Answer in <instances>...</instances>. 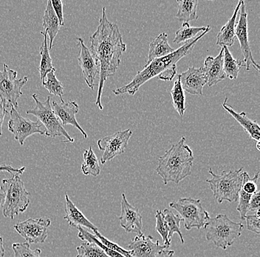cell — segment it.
I'll return each mask as SVG.
<instances>
[{
    "instance_id": "6da1fadb",
    "label": "cell",
    "mask_w": 260,
    "mask_h": 257,
    "mask_svg": "<svg viewBox=\"0 0 260 257\" xmlns=\"http://www.w3.org/2000/svg\"><path fill=\"white\" fill-rule=\"evenodd\" d=\"M90 51L99 66V82L95 105L103 110L102 96L104 85L109 76L116 73L121 63V56L126 50V44L118 26L107 19L106 8L102 9V14L95 33L89 37Z\"/></svg>"
},
{
    "instance_id": "7a4b0ae2",
    "label": "cell",
    "mask_w": 260,
    "mask_h": 257,
    "mask_svg": "<svg viewBox=\"0 0 260 257\" xmlns=\"http://www.w3.org/2000/svg\"><path fill=\"white\" fill-rule=\"evenodd\" d=\"M211 27L209 26L207 30L205 31L201 35L193 39L191 41L186 42L183 46L175 50L168 56L152 60L150 63L144 66L142 71H138L131 82L126 85L114 89L113 92L117 96L123 94L133 96L143 84L156 76H158L159 79L162 81H172L177 74V63L182 58L189 54L192 51L197 42L209 33Z\"/></svg>"
},
{
    "instance_id": "3957f363",
    "label": "cell",
    "mask_w": 260,
    "mask_h": 257,
    "mask_svg": "<svg viewBox=\"0 0 260 257\" xmlns=\"http://www.w3.org/2000/svg\"><path fill=\"white\" fill-rule=\"evenodd\" d=\"M185 142L186 138L183 136L159 158L156 172L161 177L164 185L170 182L178 185L191 175L194 157L192 150Z\"/></svg>"
},
{
    "instance_id": "277c9868",
    "label": "cell",
    "mask_w": 260,
    "mask_h": 257,
    "mask_svg": "<svg viewBox=\"0 0 260 257\" xmlns=\"http://www.w3.org/2000/svg\"><path fill=\"white\" fill-rule=\"evenodd\" d=\"M3 196V215L10 219L24 213L30 205V193L26 190L20 175H12L11 178L2 181Z\"/></svg>"
},
{
    "instance_id": "5b68a950",
    "label": "cell",
    "mask_w": 260,
    "mask_h": 257,
    "mask_svg": "<svg viewBox=\"0 0 260 257\" xmlns=\"http://www.w3.org/2000/svg\"><path fill=\"white\" fill-rule=\"evenodd\" d=\"M206 240L212 242L217 248L226 250L242 235L244 225L229 219L226 214H218L209 219L204 227Z\"/></svg>"
},
{
    "instance_id": "8992f818",
    "label": "cell",
    "mask_w": 260,
    "mask_h": 257,
    "mask_svg": "<svg viewBox=\"0 0 260 257\" xmlns=\"http://www.w3.org/2000/svg\"><path fill=\"white\" fill-rule=\"evenodd\" d=\"M243 169L222 172L220 175H216L209 169L211 180H206L211 191L219 204L224 201L235 203L238 199L239 192L243 183Z\"/></svg>"
},
{
    "instance_id": "52a82bcc",
    "label": "cell",
    "mask_w": 260,
    "mask_h": 257,
    "mask_svg": "<svg viewBox=\"0 0 260 257\" xmlns=\"http://www.w3.org/2000/svg\"><path fill=\"white\" fill-rule=\"evenodd\" d=\"M169 206L180 214L187 231L193 229L200 230L204 227L210 219L209 212L203 207L201 199L181 198L178 201L172 202Z\"/></svg>"
},
{
    "instance_id": "ba28073f",
    "label": "cell",
    "mask_w": 260,
    "mask_h": 257,
    "mask_svg": "<svg viewBox=\"0 0 260 257\" xmlns=\"http://www.w3.org/2000/svg\"><path fill=\"white\" fill-rule=\"evenodd\" d=\"M32 98L35 102V107L26 110V113L34 115L38 118L39 121L46 128L48 133L47 137L64 136L67 140L63 141L62 142H74V139L71 137L69 133L63 128L59 119L53 112V108L50 105V97H48L47 100L44 102L39 100L37 94H32Z\"/></svg>"
},
{
    "instance_id": "9c48e42d",
    "label": "cell",
    "mask_w": 260,
    "mask_h": 257,
    "mask_svg": "<svg viewBox=\"0 0 260 257\" xmlns=\"http://www.w3.org/2000/svg\"><path fill=\"white\" fill-rule=\"evenodd\" d=\"M16 76L17 72L4 64V69L0 71V100L8 112L11 108L19 107L18 100L23 94L22 89L28 81L27 76L19 79Z\"/></svg>"
},
{
    "instance_id": "30bf717a",
    "label": "cell",
    "mask_w": 260,
    "mask_h": 257,
    "mask_svg": "<svg viewBox=\"0 0 260 257\" xmlns=\"http://www.w3.org/2000/svg\"><path fill=\"white\" fill-rule=\"evenodd\" d=\"M10 119L8 121V130L14 134V139L23 146L27 138L35 133H40L42 136H48L46 130L42 128L40 121L34 122L21 116L16 108H11L10 110Z\"/></svg>"
},
{
    "instance_id": "8fae6325",
    "label": "cell",
    "mask_w": 260,
    "mask_h": 257,
    "mask_svg": "<svg viewBox=\"0 0 260 257\" xmlns=\"http://www.w3.org/2000/svg\"><path fill=\"white\" fill-rule=\"evenodd\" d=\"M133 135L130 129L120 131L110 136H105L98 140V146L100 151H103L101 162L105 164L107 161L112 160L117 156L121 155L125 152L128 142Z\"/></svg>"
},
{
    "instance_id": "7c38bea8",
    "label": "cell",
    "mask_w": 260,
    "mask_h": 257,
    "mask_svg": "<svg viewBox=\"0 0 260 257\" xmlns=\"http://www.w3.org/2000/svg\"><path fill=\"white\" fill-rule=\"evenodd\" d=\"M51 224L50 219H30L19 222L14 226L21 237H23L28 244H42L48 237V229Z\"/></svg>"
},
{
    "instance_id": "4fadbf2b",
    "label": "cell",
    "mask_w": 260,
    "mask_h": 257,
    "mask_svg": "<svg viewBox=\"0 0 260 257\" xmlns=\"http://www.w3.org/2000/svg\"><path fill=\"white\" fill-rule=\"evenodd\" d=\"M236 38L240 42V49L244 56L243 62L247 71H249L252 66L256 71L259 72V64L253 60L248 40V14L244 1H242L240 17L237 25H236Z\"/></svg>"
},
{
    "instance_id": "5bb4252c",
    "label": "cell",
    "mask_w": 260,
    "mask_h": 257,
    "mask_svg": "<svg viewBox=\"0 0 260 257\" xmlns=\"http://www.w3.org/2000/svg\"><path fill=\"white\" fill-rule=\"evenodd\" d=\"M127 247L133 257H157L167 254L170 250L166 245H160L159 241L154 242L152 236H145L144 234L130 241Z\"/></svg>"
},
{
    "instance_id": "9a60e30c",
    "label": "cell",
    "mask_w": 260,
    "mask_h": 257,
    "mask_svg": "<svg viewBox=\"0 0 260 257\" xmlns=\"http://www.w3.org/2000/svg\"><path fill=\"white\" fill-rule=\"evenodd\" d=\"M77 40L78 45L80 48L78 58L79 66L87 86L93 90L94 87L96 85L95 84V79L98 73H99V63L91 53L90 50L86 46L83 39L77 38Z\"/></svg>"
},
{
    "instance_id": "2e32d148",
    "label": "cell",
    "mask_w": 260,
    "mask_h": 257,
    "mask_svg": "<svg viewBox=\"0 0 260 257\" xmlns=\"http://www.w3.org/2000/svg\"><path fill=\"white\" fill-rule=\"evenodd\" d=\"M121 227L125 232L136 233L141 235L143 233L142 216L138 208L134 207L128 202L124 193H122L121 213L118 217Z\"/></svg>"
},
{
    "instance_id": "e0dca14e",
    "label": "cell",
    "mask_w": 260,
    "mask_h": 257,
    "mask_svg": "<svg viewBox=\"0 0 260 257\" xmlns=\"http://www.w3.org/2000/svg\"><path fill=\"white\" fill-rule=\"evenodd\" d=\"M180 84L183 91L191 95H203V87L206 84L203 67L199 68L189 67L180 75Z\"/></svg>"
},
{
    "instance_id": "ac0fdd59",
    "label": "cell",
    "mask_w": 260,
    "mask_h": 257,
    "mask_svg": "<svg viewBox=\"0 0 260 257\" xmlns=\"http://www.w3.org/2000/svg\"><path fill=\"white\" fill-rule=\"evenodd\" d=\"M53 110L58 117L63 125H71L77 128L84 136V139L88 137L87 133L83 130L76 119V113L79 112V107L76 102H65L64 100L58 102L53 101Z\"/></svg>"
},
{
    "instance_id": "d6986e66",
    "label": "cell",
    "mask_w": 260,
    "mask_h": 257,
    "mask_svg": "<svg viewBox=\"0 0 260 257\" xmlns=\"http://www.w3.org/2000/svg\"><path fill=\"white\" fill-rule=\"evenodd\" d=\"M203 68L206 76V84H208L209 87L226 79V76L223 70V48L222 47L218 56L216 58L209 56L206 58Z\"/></svg>"
},
{
    "instance_id": "ffe728a7",
    "label": "cell",
    "mask_w": 260,
    "mask_h": 257,
    "mask_svg": "<svg viewBox=\"0 0 260 257\" xmlns=\"http://www.w3.org/2000/svg\"><path fill=\"white\" fill-rule=\"evenodd\" d=\"M65 213L66 215L64 219L67 221L69 226L72 227H85L92 232L99 231L96 226L92 224L90 221L83 214L74 203L70 199L68 193L65 194Z\"/></svg>"
},
{
    "instance_id": "44dd1931",
    "label": "cell",
    "mask_w": 260,
    "mask_h": 257,
    "mask_svg": "<svg viewBox=\"0 0 260 257\" xmlns=\"http://www.w3.org/2000/svg\"><path fill=\"white\" fill-rule=\"evenodd\" d=\"M228 98L225 99L223 103L222 104V108L231 115L233 117L236 121L241 125L244 131L248 133V136L252 139L256 141V143H260V128L259 125L255 120H251L247 117L245 112L237 113L231 105H228Z\"/></svg>"
},
{
    "instance_id": "7402d4cb",
    "label": "cell",
    "mask_w": 260,
    "mask_h": 257,
    "mask_svg": "<svg viewBox=\"0 0 260 257\" xmlns=\"http://www.w3.org/2000/svg\"><path fill=\"white\" fill-rule=\"evenodd\" d=\"M242 0L239 1L238 4L236 6L233 15L229 19L225 25L220 29L217 34V45L221 47H231L234 45L236 40V21H237V14L241 7Z\"/></svg>"
},
{
    "instance_id": "603a6c76",
    "label": "cell",
    "mask_w": 260,
    "mask_h": 257,
    "mask_svg": "<svg viewBox=\"0 0 260 257\" xmlns=\"http://www.w3.org/2000/svg\"><path fill=\"white\" fill-rule=\"evenodd\" d=\"M175 50L169 44L168 35L166 33L159 34L149 44V53H148L146 65L150 63L152 60L168 56L173 53Z\"/></svg>"
},
{
    "instance_id": "cb8c5ba5",
    "label": "cell",
    "mask_w": 260,
    "mask_h": 257,
    "mask_svg": "<svg viewBox=\"0 0 260 257\" xmlns=\"http://www.w3.org/2000/svg\"><path fill=\"white\" fill-rule=\"evenodd\" d=\"M60 27L61 25H60L59 21H58V17L55 14L54 10L52 6L51 1L48 0L43 16V32H46L50 37L49 50H51L53 48V41L59 32Z\"/></svg>"
},
{
    "instance_id": "d4e9b609",
    "label": "cell",
    "mask_w": 260,
    "mask_h": 257,
    "mask_svg": "<svg viewBox=\"0 0 260 257\" xmlns=\"http://www.w3.org/2000/svg\"><path fill=\"white\" fill-rule=\"evenodd\" d=\"M178 11L176 17L180 22H189L190 21L197 20L198 19L197 14V8L198 2L197 0H177Z\"/></svg>"
},
{
    "instance_id": "484cf974",
    "label": "cell",
    "mask_w": 260,
    "mask_h": 257,
    "mask_svg": "<svg viewBox=\"0 0 260 257\" xmlns=\"http://www.w3.org/2000/svg\"><path fill=\"white\" fill-rule=\"evenodd\" d=\"M223 48V70L226 77L230 79H236L238 77L240 68L245 66V63L241 60H237L229 51L227 47Z\"/></svg>"
},
{
    "instance_id": "4316f807",
    "label": "cell",
    "mask_w": 260,
    "mask_h": 257,
    "mask_svg": "<svg viewBox=\"0 0 260 257\" xmlns=\"http://www.w3.org/2000/svg\"><path fill=\"white\" fill-rule=\"evenodd\" d=\"M41 34L44 36V41L42 42V46L40 48L41 61L40 64V74L41 79L44 82L46 77L47 74L50 71L54 69L53 66V60L50 58V53H49V48L48 45V34L46 32H41Z\"/></svg>"
},
{
    "instance_id": "83f0119b",
    "label": "cell",
    "mask_w": 260,
    "mask_h": 257,
    "mask_svg": "<svg viewBox=\"0 0 260 257\" xmlns=\"http://www.w3.org/2000/svg\"><path fill=\"white\" fill-rule=\"evenodd\" d=\"M172 105L180 117H183L186 111V96L180 84V76H176L174 82L173 88L170 92Z\"/></svg>"
},
{
    "instance_id": "f1b7e54d",
    "label": "cell",
    "mask_w": 260,
    "mask_h": 257,
    "mask_svg": "<svg viewBox=\"0 0 260 257\" xmlns=\"http://www.w3.org/2000/svg\"><path fill=\"white\" fill-rule=\"evenodd\" d=\"M81 172L85 176H93L98 177L100 175L101 167L99 165V159L94 153L92 147L88 150H84V162L81 166Z\"/></svg>"
},
{
    "instance_id": "f546056e",
    "label": "cell",
    "mask_w": 260,
    "mask_h": 257,
    "mask_svg": "<svg viewBox=\"0 0 260 257\" xmlns=\"http://www.w3.org/2000/svg\"><path fill=\"white\" fill-rule=\"evenodd\" d=\"M209 25L206 27H191L188 22H183L180 28L175 34L173 42L175 44L183 43L191 41L196 38V36L199 33H203L207 30Z\"/></svg>"
},
{
    "instance_id": "4dcf8cb0",
    "label": "cell",
    "mask_w": 260,
    "mask_h": 257,
    "mask_svg": "<svg viewBox=\"0 0 260 257\" xmlns=\"http://www.w3.org/2000/svg\"><path fill=\"white\" fill-rule=\"evenodd\" d=\"M162 216H164V222L167 224V229L169 232V239L171 240L174 234H178L180 237V241L182 244L185 243L184 239H183L182 233L180 232V222L182 219L179 215L174 214L168 208H165L162 211Z\"/></svg>"
},
{
    "instance_id": "1f68e13d",
    "label": "cell",
    "mask_w": 260,
    "mask_h": 257,
    "mask_svg": "<svg viewBox=\"0 0 260 257\" xmlns=\"http://www.w3.org/2000/svg\"><path fill=\"white\" fill-rule=\"evenodd\" d=\"M56 69L50 71L47 74L45 81L42 82V85L53 95L58 96L61 101L63 100L62 96L64 94V86L56 76Z\"/></svg>"
},
{
    "instance_id": "d6a6232c",
    "label": "cell",
    "mask_w": 260,
    "mask_h": 257,
    "mask_svg": "<svg viewBox=\"0 0 260 257\" xmlns=\"http://www.w3.org/2000/svg\"><path fill=\"white\" fill-rule=\"evenodd\" d=\"M76 257H109L96 244L84 242L76 248Z\"/></svg>"
},
{
    "instance_id": "836d02e7",
    "label": "cell",
    "mask_w": 260,
    "mask_h": 257,
    "mask_svg": "<svg viewBox=\"0 0 260 257\" xmlns=\"http://www.w3.org/2000/svg\"><path fill=\"white\" fill-rule=\"evenodd\" d=\"M77 229L79 230L78 237H79L81 240L84 241V242H92V243L96 244L97 245H99V246L105 252L106 254L109 257H124L122 256L121 254H120V253L113 251L111 249L107 248L100 241L98 240L95 235H92L90 233L84 230L83 227H77Z\"/></svg>"
},
{
    "instance_id": "e575fe53",
    "label": "cell",
    "mask_w": 260,
    "mask_h": 257,
    "mask_svg": "<svg viewBox=\"0 0 260 257\" xmlns=\"http://www.w3.org/2000/svg\"><path fill=\"white\" fill-rule=\"evenodd\" d=\"M14 257H42L41 253L42 250L37 248L32 250L30 244L27 242L23 243H14L12 245Z\"/></svg>"
},
{
    "instance_id": "d590c367",
    "label": "cell",
    "mask_w": 260,
    "mask_h": 257,
    "mask_svg": "<svg viewBox=\"0 0 260 257\" xmlns=\"http://www.w3.org/2000/svg\"><path fill=\"white\" fill-rule=\"evenodd\" d=\"M155 219V231L161 237L162 240L164 241V245L170 248L171 246V240L169 239L168 229H167V224L164 222L162 211H160V210H157L156 211Z\"/></svg>"
},
{
    "instance_id": "8d00e7d4",
    "label": "cell",
    "mask_w": 260,
    "mask_h": 257,
    "mask_svg": "<svg viewBox=\"0 0 260 257\" xmlns=\"http://www.w3.org/2000/svg\"><path fill=\"white\" fill-rule=\"evenodd\" d=\"M259 174L256 172L253 178H250L249 175L247 172H243V183H242V191L247 194L253 195L256 193L258 190V180H259Z\"/></svg>"
},
{
    "instance_id": "74e56055",
    "label": "cell",
    "mask_w": 260,
    "mask_h": 257,
    "mask_svg": "<svg viewBox=\"0 0 260 257\" xmlns=\"http://www.w3.org/2000/svg\"><path fill=\"white\" fill-rule=\"evenodd\" d=\"M95 237L98 240L100 241L105 246L107 247L109 249H111L113 251L117 252V253H120L122 256L124 257H133L130 254L129 250H125L121 246L118 245V244L115 243V242H112V241L109 240L108 239L106 238L103 235L99 232V231H95L94 232Z\"/></svg>"
},
{
    "instance_id": "f35d334b",
    "label": "cell",
    "mask_w": 260,
    "mask_h": 257,
    "mask_svg": "<svg viewBox=\"0 0 260 257\" xmlns=\"http://www.w3.org/2000/svg\"><path fill=\"white\" fill-rule=\"evenodd\" d=\"M259 216L260 211H258L254 215H247L245 219L246 220L248 230L256 234H260Z\"/></svg>"
},
{
    "instance_id": "ab89813d",
    "label": "cell",
    "mask_w": 260,
    "mask_h": 257,
    "mask_svg": "<svg viewBox=\"0 0 260 257\" xmlns=\"http://www.w3.org/2000/svg\"><path fill=\"white\" fill-rule=\"evenodd\" d=\"M55 14L59 21L60 25H64V13H63V3L60 0H50Z\"/></svg>"
},
{
    "instance_id": "60d3db41",
    "label": "cell",
    "mask_w": 260,
    "mask_h": 257,
    "mask_svg": "<svg viewBox=\"0 0 260 257\" xmlns=\"http://www.w3.org/2000/svg\"><path fill=\"white\" fill-rule=\"evenodd\" d=\"M259 204H260V192L258 191L254 194L252 195L251 200L249 203V208L248 210L251 211H259Z\"/></svg>"
},
{
    "instance_id": "b9f144b4",
    "label": "cell",
    "mask_w": 260,
    "mask_h": 257,
    "mask_svg": "<svg viewBox=\"0 0 260 257\" xmlns=\"http://www.w3.org/2000/svg\"><path fill=\"white\" fill-rule=\"evenodd\" d=\"M25 167H21V168H14L12 166L8 165H0V172H6L8 173L11 174V175H22L24 170H25Z\"/></svg>"
},
{
    "instance_id": "7bdbcfd3",
    "label": "cell",
    "mask_w": 260,
    "mask_h": 257,
    "mask_svg": "<svg viewBox=\"0 0 260 257\" xmlns=\"http://www.w3.org/2000/svg\"><path fill=\"white\" fill-rule=\"evenodd\" d=\"M7 113V110H6V108L3 107V103H2L1 100H0V136L3 135V129H2V127H3L5 117H6V113Z\"/></svg>"
},
{
    "instance_id": "ee69618b",
    "label": "cell",
    "mask_w": 260,
    "mask_h": 257,
    "mask_svg": "<svg viewBox=\"0 0 260 257\" xmlns=\"http://www.w3.org/2000/svg\"><path fill=\"white\" fill-rule=\"evenodd\" d=\"M5 256V248L3 245V239L2 236L0 235V257Z\"/></svg>"
},
{
    "instance_id": "f6af8a7d",
    "label": "cell",
    "mask_w": 260,
    "mask_h": 257,
    "mask_svg": "<svg viewBox=\"0 0 260 257\" xmlns=\"http://www.w3.org/2000/svg\"><path fill=\"white\" fill-rule=\"evenodd\" d=\"M174 254H175V251L170 250V252L166 255V257H173Z\"/></svg>"
},
{
    "instance_id": "bcb514c9",
    "label": "cell",
    "mask_w": 260,
    "mask_h": 257,
    "mask_svg": "<svg viewBox=\"0 0 260 257\" xmlns=\"http://www.w3.org/2000/svg\"><path fill=\"white\" fill-rule=\"evenodd\" d=\"M3 199H4V196H3V194L2 193H0V208H1L2 203H3Z\"/></svg>"
}]
</instances>
